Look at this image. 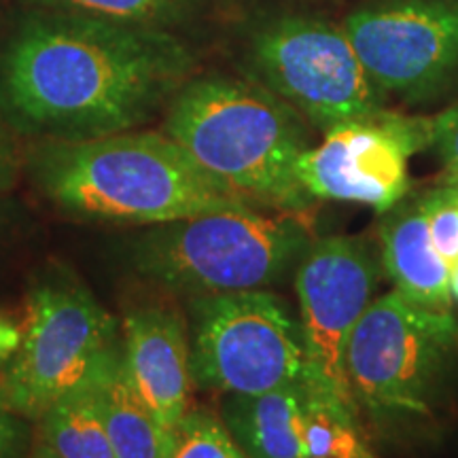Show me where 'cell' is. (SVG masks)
Instances as JSON below:
<instances>
[{
    "mask_svg": "<svg viewBox=\"0 0 458 458\" xmlns=\"http://www.w3.org/2000/svg\"><path fill=\"white\" fill-rule=\"evenodd\" d=\"M191 71L170 30L41 9L0 49V111L49 140L98 139L148 122Z\"/></svg>",
    "mask_w": 458,
    "mask_h": 458,
    "instance_id": "obj_1",
    "label": "cell"
},
{
    "mask_svg": "<svg viewBox=\"0 0 458 458\" xmlns=\"http://www.w3.org/2000/svg\"><path fill=\"white\" fill-rule=\"evenodd\" d=\"M32 172L57 206L91 219L164 225L253 208L165 131L45 140Z\"/></svg>",
    "mask_w": 458,
    "mask_h": 458,
    "instance_id": "obj_2",
    "label": "cell"
},
{
    "mask_svg": "<svg viewBox=\"0 0 458 458\" xmlns=\"http://www.w3.org/2000/svg\"><path fill=\"white\" fill-rule=\"evenodd\" d=\"M164 131L249 202L308 216L314 198L295 174L308 147L306 122L257 81L208 74L170 100Z\"/></svg>",
    "mask_w": 458,
    "mask_h": 458,
    "instance_id": "obj_3",
    "label": "cell"
},
{
    "mask_svg": "<svg viewBox=\"0 0 458 458\" xmlns=\"http://www.w3.org/2000/svg\"><path fill=\"white\" fill-rule=\"evenodd\" d=\"M308 216L250 210L164 223L134 244L148 280L181 293L219 295L278 283L312 244Z\"/></svg>",
    "mask_w": 458,
    "mask_h": 458,
    "instance_id": "obj_4",
    "label": "cell"
},
{
    "mask_svg": "<svg viewBox=\"0 0 458 458\" xmlns=\"http://www.w3.org/2000/svg\"><path fill=\"white\" fill-rule=\"evenodd\" d=\"M458 360L454 312H435L399 291L377 297L352 329L346 374L357 408L380 422L433 411Z\"/></svg>",
    "mask_w": 458,
    "mask_h": 458,
    "instance_id": "obj_5",
    "label": "cell"
},
{
    "mask_svg": "<svg viewBox=\"0 0 458 458\" xmlns=\"http://www.w3.org/2000/svg\"><path fill=\"white\" fill-rule=\"evenodd\" d=\"M20 325V346L0 369V382L26 420H41L57 399L100 377L122 352L114 318L71 280L34 286Z\"/></svg>",
    "mask_w": 458,
    "mask_h": 458,
    "instance_id": "obj_6",
    "label": "cell"
},
{
    "mask_svg": "<svg viewBox=\"0 0 458 458\" xmlns=\"http://www.w3.org/2000/svg\"><path fill=\"white\" fill-rule=\"evenodd\" d=\"M249 72L318 130L363 122L385 111V91L371 81L346 32L303 15L259 24L246 45Z\"/></svg>",
    "mask_w": 458,
    "mask_h": 458,
    "instance_id": "obj_7",
    "label": "cell"
},
{
    "mask_svg": "<svg viewBox=\"0 0 458 458\" xmlns=\"http://www.w3.org/2000/svg\"><path fill=\"white\" fill-rule=\"evenodd\" d=\"M191 377L223 394H259L308 377L301 323L267 291L198 297Z\"/></svg>",
    "mask_w": 458,
    "mask_h": 458,
    "instance_id": "obj_8",
    "label": "cell"
},
{
    "mask_svg": "<svg viewBox=\"0 0 458 458\" xmlns=\"http://www.w3.org/2000/svg\"><path fill=\"white\" fill-rule=\"evenodd\" d=\"M431 142V119L385 108L371 119L325 131V140L297 159L295 174L314 199L368 204L388 213L410 189V157Z\"/></svg>",
    "mask_w": 458,
    "mask_h": 458,
    "instance_id": "obj_9",
    "label": "cell"
},
{
    "mask_svg": "<svg viewBox=\"0 0 458 458\" xmlns=\"http://www.w3.org/2000/svg\"><path fill=\"white\" fill-rule=\"evenodd\" d=\"M380 267L357 238L331 236L308 246L295 274L308 380L357 408L346 374V348L374 301Z\"/></svg>",
    "mask_w": 458,
    "mask_h": 458,
    "instance_id": "obj_10",
    "label": "cell"
},
{
    "mask_svg": "<svg viewBox=\"0 0 458 458\" xmlns=\"http://www.w3.org/2000/svg\"><path fill=\"white\" fill-rule=\"evenodd\" d=\"M360 64L382 91L422 100L458 72V0H393L344 24Z\"/></svg>",
    "mask_w": 458,
    "mask_h": 458,
    "instance_id": "obj_11",
    "label": "cell"
},
{
    "mask_svg": "<svg viewBox=\"0 0 458 458\" xmlns=\"http://www.w3.org/2000/svg\"><path fill=\"white\" fill-rule=\"evenodd\" d=\"M122 352L131 386L157 420L176 431L193 385L182 320L164 308H136L123 318Z\"/></svg>",
    "mask_w": 458,
    "mask_h": 458,
    "instance_id": "obj_12",
    "label": "cell"
},
{
    "mask_svg": "<svg viewBox=\"0 0 458 458\" xmlns=\"http://www.w3.org/2000/svg\"><path fill=\"white\" fill-rule=\"evenodd\" d=\"M380 223L382 267L394 291L435 312H452L450 266L435 249L420 206H394Z\"/></svg>",
    "mask_w": 458,
    "mask_h": 458,
    "instance_id": "obj_13",
    "label": "cell"
},
{
    "mask_svg": "<svg viewBox=\"0 0 458 458\" xmlns=\"http://www.w3.org/2000/svg\"><path fill=\"white\" fill-rule=\"evenodd\" d=\"M308 399V377L259 394H227L223 425L249 458H301Z\"/></svg>",
    "mask_w": 458,
    "mask_h": 458,
    "instance_id": "obj_14",
    "label": "cell"
},
{
    "mask_svg": "<svg viewBox=\"0 0 458 458\" xmlns=\"http://www.w3.org/2000/svg\"><path fill=\"white\" fill-rule=\"evenodd\" d=\"M98 399L114 458H174L176 431H168L131 386L123 352L98 380Z\"/></svg>",
    "mask_w": 458,
    "mask_h": 458,
    "instance_id": "obj_15",
    "label": "cell"
},
{
    "mask_svg": "<svg viewBox=\"0 0 458 458\" xmlns=\"http://www.w3.org/2000/svg\"><path fill=\"white\" fill-rule=\"evenodd\" d=\"M100 377L66 393L43 414L41 442L57 458H114L100 410Z\"/></svg>",
    "mask_w": 458,
    "mask_h": 458,
    "instance_id": "obj_16",
    "label": "cell"
},
{
    "mask_svg": "<svg viewBox=\"0 0 458 458\" xmlns=\"http://www.w3.org/2000/svg\"><path fill=\"white\" fill-rule=\"evenodd\" d=\"M301 458H374L357 425V410L314 385L308 399Z\"/></svg>",
    "mask_w": 458,
    "mask_h": 458,
    "instance_id": "obj_17",
    "label": "cell"
},
{
    "mask_svg": "<svg viewBox=\"0 0 458 458\" xmlns=\"http://www.w3.org/2000/svg\"><path fill=\"white\" fill-rule=\"evenodd\" d=\"M41 9L66 11L98 17V20L117 21V24L145 26V28H168L182 24L199 0H30Z\"/></svg>",
    "mask_w": 458,
    "mask_h": 458,
    "instance_id": "obj_18",
    "label": "cell"
},
{
    "mask_svg": "<svg viewBox=\"0 0 458 458\" xmlns=\"http://www.w3.org/2000/svg\"><path fill=\"white\" fill-rule=\"evenodd\" d=\"M174 458H249L221 418L206 410L187 411L176 427Z\"/></svg>",
    "mask_w": 458,
    "mask_h": 458,
    "instance_id": "obj_19",
    "label": "cell"
},
{
    "mask_svg": "<svg viewBox=\"0 0 458 458\" xmlns=\"http://www.w3.org/2000/svg\"><path fill=\"white\" fill-rule=\"evenodd\" d=\"M422 215L428 223L435 249L444 257L445 263L452 267L458 263V198L452 191L450 185H442L427 196H422L420 202Z\"/></svg>",
    "mask_w": 458,
    "mask_h": 458,
    "instance_id": "obj_20",
    "label": "cell"
},
{
    "mask_svg": "<svg viewBox=\"0 0 458 458\" xmlns=\"http://www.w3.org/2000/svg\"><path fill=\"white\" fill-rule=\"evenodd\" d=\"M433 142L439 159L444 164V182L458 181V105L431 119Z\"/></svg>",
    "mask_w": 458,
    "mask_h": 458,
    "instance_id": "obj_21",
    "label": "cell"
},
{
    "mask_svg": "<svg viewBox=\"0 0 458 458\" xmlns=\"http://www.w3.org/2000/svg\"><path fill=\"white\" fill-rule=\"evenodd\" d=\"M26 418L11 408L3 382H0V458H24L28 450Z\"/></svg>",
    "mask_w": 458,
    "mask_h": 458,
    "instance_id": "obj_22",
    "label": "cell"
},
{
    "mask_svg": "<svg viewBox=\"0 0 458 458\" xmlns=\"http://www.w3.org/2000/svg\"><path fill=\"white\" fill-rule=\"evenodd\" d=\"M17 170H20V156H17L15 140L0 125V191L13 185L17 179Z\"/></svg>",
    "mask_w": 458,
    "mask_h": 458,
    "instance_id": "obj_23",
    "label": "cell"
},
{
    "mask_svg": "<svg viewBox=\"0 0 458 458\" xmlns=\"http://www.w3.org/2000/svg\"><path fill=\"white\" fill-rule=\"evenodd\" d=\"M21 340V325L0 312V369L9 363Z\"/></svg>",
    "mask_w": 458,
    "mask_h": 458,
    "instance_id": "obj_24",
    "label": "cell"
},
{
    "mask_svg": "<svg viewBox=\"0 0 458 458\" xmlns=\"http://www.w3.org/2000/svg\"><path fill=\"white\" fill-rule=\"evenodd\" d=\"M450 293H452V300L458 301V263L450 272Z\"/></svg>",
    "mask_w": 458,
    "mask_h": 458,
    "instance_id": "obj_25",
    "label": "cell"
},
{
    "mask_svg": "<svg viewBox=\"0 0 458 458\" xmlns=\"http://www.w3.org/2000/svg\"><path fill=\"white\" fill-rule=\"evenodd\" d=\"M32 458H57L54 452H51L47 445H45L43 442L37 445V448H34V454H32Z\"/></svg>",
    "mask_w": 458,
    "mask_h": 458,
    "instance_id": "obj_26",
    "label": "cell"
},
{
    "mask_svg": "<svg viewBox=\"0 0 458 458\" xmlns=\"http://www.w3.org/2000/svg\"><path fill=\"white\" fill-rule=\"evenodd\" d=\"M444 185H450L452 191H454L456 198H458V181H454V182H444Z\"/></svg>",
    "mask_w": 458,
    "mask_h": 458,
    "instance_id": "obj_27",
    "label": "cell"
}]
</instances>
